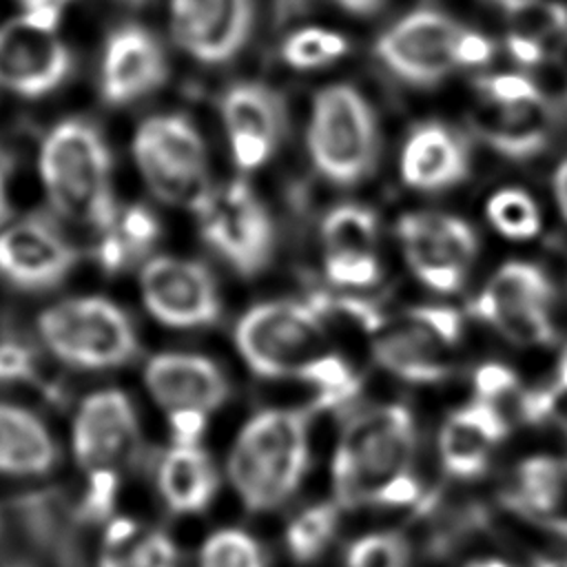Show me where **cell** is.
<instances>
[{"label":"cell","instance_id":"6da1fadb","mask_svg":"<svg viewBox=\"0 0 567 567\" xmlns=\"http://www.w3.org/2000/svg\"><path fill=\"white\" fill-rule=\"evenodd\" d=\"M308 458V414L270 408L252 414L239 430L228 452L226 472L248 512H270L297 492Z\"/></svg>","mask_w":567,"mask_h":567},{"label":"cell","instance_id":"7a4b0ae2","mask_svg":"<svg viewBox=\"0 0 567 567\" xmlns=\"http://www.w3.org/2000/svg\"><path fill=\"white\" fill-rule=\"evenodd\" d=\"M414 447V419L399 403H388L352 419L332 458V485L339 507L383 505L385 496L412 476Z\"/></svg>","mask_w":567,"mask_h":567},{"label":"cell","instance_id":"3957f363","mask_svg":"<svg viewBox=\"0 0 567 567\" xmlns=\"http://www.w3.org/2000/svg\"><path fill=\"white\" fill-rule=\"evenodd\" d=\"M40 175L51 204L69 219L106 233L115 219L111 155L86 120H64L44 140Z\"/></svg>","mask_w":567,"mask_h":567},{"label":"cell","instance_id":"277c9868","mask_svg":"<svg viewBox=\"0 0 567 567\" xmlns=\"http://www.w3.org/2000/svg\"><path fill=\"white\" fill-rule=\"evenodd\" d=\"M306 144L315 168L339 186L365 179L377 164L379 128L368 100L348 84L321 89L310 109Z\"/></svg>","mask_w":567,"mask_h":567},{"label":"cell","instance_id":"5b68a950","mask_svg":"<svg viewBox=\"0 0 567 567\" xmlns=\"http://www.w3.org/2000/svg\"><path fill=\"white\" fill-rule=\"evenodd\" d=\"M235 343L246 365L266 379H299L330 352L323 319L310 303L297 301L252 306L237 323Z\"/></svg>","mask_w":567,"mask_h":567},{"label":"cell","instance_id":"8992f818","mask_svg":"<svg viewBox=\"0 0 567 567\" xmlns=\"http://www.w3.org/2000/svg\"><path fill=\"white\" fill-rule=\"evenodd\" d=\"M133 155L144 182L162 202L197 213L210 197L206 146L190 120L148 117L135 133Z\"/></svg>","mask_w":567,"mask_h":567},{"label":"cell","instance_id":"52a82bcc","mask_svg":"<svg viewBox=\"0 0 567 567\" xmlns=\"http://www.w3.org/2000/svg\"><path fill=\"white\" fill-rule=\"evenodd\" d=\"M38 328L58 359L86 370L122 365L137 352V337L128 317L102 297H80L51 306L38 319Z\"/></svg>","mask_w":567,"mask_h":567},{"label":"cell","instance_id":"ba28073f","mask_svg":"<svg viewBox=\"0 0 567 567\" xmlns=\"http://www.w3.org/2000/svg\"><path fill=\"white\" fill-rule=\"evenodd\" d=\"M463 330L454 308H410L374 330L370 350L381 368L410 383H436L450 372V350Z\"/></svg>","mask_w":567,"mask_h":567},{"label":"cell","instance_id":"9c48e42d","mask_svg":"<svg viewBox=\"0 0 567 567\" xmlns=\"http://www.w3.org/2000/svg\"><path fill=\"white\" fill-rule=\"evenodd\" d=\"M204 241L244 277L261 272L275 250V226L246 182L213 188L197 210Z\"/></svg>","mask_w":567,"mask_h":567},{"label":"cell","instance_id":"30bf717a","mask_svg":"<svg viewBox=\"0 0 567 567\" xmlns=\"http://www.w3.org/2000/svg\"><path fill=\"white\" fill-rule=\"evenodd\" d=\"M463 29L443 11L416 9L385 29L374 51L396 78L432 86L456 69V42Z\"/></svg>","mask_w":567,"mask_h":567},{"label":"cell","instance_id":"8fae6325","mask_svg":"<svg viewBox=\"0 0 567 567\" xmlns=\"http://www.w3.org/2000/svg\"><path fill=\"white\" fill-rule=\"evenodd\" d=\"M396 235L412 272L439 292L461 288L478 250L474 228L441 213H408L399 219Z\"/></svg>","mask_w":567,"mask_h":567},{"label":"cell","instance_id":"7c38bea8","mask_svg":"<svg viewBox=\"0 0 567 567\" xmlns=\"http://www.w3.org/2000/svg\"><path fill=\"white\" fill-rule=\"evenodd\" d=\"M140 290L148 312L171 328H199L221 312L217 284L206 266L193 259L155 257L140 275Z\"/></svg>","mask_w":567,"mask_h":567},{"label":"cell","instance_id":"4fadbf2b","mask_svg":"<svg viewBox=\"0 0 567 567\" xmlns=\"http://www.w3.org/2000/svg\"><path fill=\"white\" fill-rule=\"evenodd\" d=\"M73 58L55 29H44L27 16L0 27V86L40 97L58 89L71 73Z\"/></svg>","mask_w":567,"mask_h":567},{"label":"cell","instance_id":"5bb4252c","mask_svg":"<svg viewBox=\"0 0 567 567\" xmlns=\"http://www.w3.org/2000/svg\"><path fill=\"white\" fill-rule=\"evenodd\" d=\"M252 27V0H171V33L179 49L206 64L237 55Z\"/></svg>","mask_w":567,"mask_h":567},{"label":"cell","instance_id":"9a60e30c","mask_svg":"<svg viewBox=\"0 0 567 567\" xmlns=\"http://www.w3.org/2000/svg\"><path fill=\"white\" fill-rule=\"evenodd\" d=\"M137 441V414L124 392L100 390L84 399L73 423V452L82 467L115 470L135 454Z\"/></svg>","mask_w":567,"mask_h":567},{"label":"cell","instance_id":"2e32d148","mask_svg":"<svg viewBox=\"0 0 567 567\" xmlns=\"http://www.w3.org/2000/svg\"><path fill=\"white\" fill-rule=\"evenodd\" d=\"M78 255L66 237L47 219L31 217L0 233V275L18 288L58 286Z\"/></svg>","mask_w":567,"mask_h":567},{"label":"cell","instance_id":"e0dca14e","mask_svg":"<svg viewBox=\"0 0 567 567\" xmlns=\"http://www.w3.org/2000/svg\"><path fill=\"white\" fill-rule=\"evenodd\" d=\"M221 120L235 164L252 171L270 159L281 140L284 104L272 89L239 82L221 97Z\"/></svg>","mask_w":567,"mask_h":567},{"label":"cell","instance_id":"ac0fdd59","mask_svg":"<svg viewBox=\"0 0 567 567\" xmlns=\"http://www.w3.org/2000/svg\"><path fill=\"white\" fill-rule=\"evenodd\" d=\"M168 73L155 35L140 24L115 29L102 53L100 89L109 104H128L164 84Z\"/></svg>","mask_w":567,"mask_h":567},{"label":"cell","instance_id":"d6986e66","mask_svg":"<svg viewBox=\"0 0 567 567\" xmlns=\"http://www.w3.org/2000/svg\"><path fill=\"white\" fill-rule=\"evenodd\" d=\"M144 383L153 399L171 412H213L228 399V379L202 354L162 352L155 354L146 370Z\"/></svg>","mask_w":567,"mask_h":567},{"label":"cell","instance_id":"ffe728a7","mask_svg":"<svg viewBox=\"0 0 567 567\" xmlns=\"http://www.w3.org/2000/svg\"><path fill=\"white\" fill-rule=\"evenodd\" d=\"M472 126L496 153L512 159H527L547 146L554 113L545 95L507 104L483 100L472 113Z\"/></svg>","mask_w":567,"mask_h":567},{"label":"cell","instance_id":"44dd1931","mask_svg":"<svg viewBox=\"0 0 567 567\" xmlns=\"http://www.w3.org/2000/svg\"><path fill=\"white\" fill-rule=\"evenodd\" d=\"M505 434L507 423L489 401L476 399L452 412L439 432V454L445 472L456 478L483 474Z\"/></svg>","mask_w":567,"mask_h":567},{"label":"cell","instance_id":"7402d4cb","mask_svg":"<svg viewBox=\"0 0 567 567\" xmlns=\"http://www.w3.org/2000/svg\"><path fill=\"white\" fill-rule=\"evenodd\" d=\"M470 173V153L463 137L436 122L416 126L401 153V177L416 190H443Z\"/></svg>","mask_w":567,"mask_h":567},{"label":"cell","instance_id":"603a6c76","mask_svg":"<svg viewBox=\"0 0 567 567\" xmlns=\"http://www.w3.org/2000/svg\"><path fill=\"white\" fill-rule=\"evenodd\" d=\"M507 505L538 527L567 538V458L523 461L507 492Z\"/></svg>","mask_w":567,"mask_h":567},{"label":"cell","instance_id":"cb8c5ba5","mask_svg":"<svg viewBox=\"0 0 567 567\" xmlns=\"http://www.w3.org/2000/svg\"><path fill=\"white\" fill-rule=\"evenodd\" d=\"M217 470L197 443H175L157 467V492L175 514L204 512L217 492Z\"/></svg>","mask_w":567,"mask_h":567},{"label":"cell","instance_id":"d4e9b609","mask_svg":"<svg viewBox=\"0 0 567 567\" xmlns=\"http://www.w3.org/2000/svg\"><path fill=\"white\" fill-rule=\"evenodd\" d=\"M55 461L58 447L47 425L20 405L0 403V474L40 476Z\"/></svg>","mask_w":567,"mask_h":567},{"label":"cell","instance_id":"484cf974","mask_svg":"<svg viewBox=\"0 0 567 567\" xmlns=\"http://www.w3.org/2000/svg\"><path fill=\"white\" fill-rule=\"evenodd\" d=\"M507 49L520 64H536L567 49V7L551 0H529L509 13Z\"/></svg>","mask_w":567,"mask_h":567},{"label":"cell","instance_id":"4316f807","mask_svg":"<svg viewBox=\"0 0 567 567\" xmlns=\"http://www.w3.org/2000/svg\"><path fill=\"white\" fill-rule=\"evenodd\" d=\"M554 301L551 279L543 268L529 261H507L501 266L487 286L472 301V312L478 319H489L501 312L547 308Z\"/></svg>","mask_w":567,"mask_h":567},{"label":"cell","instance_id":"83f0119b","mask_svg":"<svg viewBox=\"0 0 567 567\" xmlns=\"http://www.w3.org/2000/svg\"><path fill=\"white\" fill-rule=\"evenodd\" d=\"M326 255H374L377 217L359 204H341L321 221Z\"/></svg>","mask_w":567,"mask_h":567},{"label":"cell","instance_id":"f1b7e54d","mask_svg":"<svg viewBox=\"0 0 567 567\" xmlns=\"http://www.w3.org/2000/svg\"><path fill=\"white\" fill-rule=\"evenodd\" d=\"M339 503H315L288 523L286 527V549L297 563L317 560L326 547L332 543L339 527Z\"/></svg>","mask_w":567,"mask_h":567},{"label":"cell","instance_id":"f546056e","mask_svg":"<svg viewBox=\"0 0 567 567\" xmlns=\"http://www.w3.org/2000/svg\"><path fill=\"white\" fill-rule=\"evenodd\" d=\"M177 547L159 529L133 532L120 543H104L100 567H177Z\"/></svg>","mask_w":567,"mask_h":567},{"label":"cell","instance_id":"4dcf8cb0","mask_svg":"<svg viewBox=\"0 0 567 567\" xmlns=\"http://www.w3.org/2000/svg\"><path fill=\"white\" fill-rule=\"evenodd\" d=\"M348 51V40L323 27H303L292 31L281 44V58L292 69H319L339 60Z\"/></svg>","mask_w":567,"mask_h":567},{"label":"cell","instance_id":"1f68e13d","mask_svg":"<svg viewBox=\"0 0 567 567\" xmlns=\"http://www.w3.org/2000/svg\"><path fill=\"white\" fill-rule=\"evenodd\" d=\"M489 224L509 239H529L540 230L536 202L520 188H501L487 199Z\"/></svg>","mask_w":567,"mask_h":567},{"label":"cell","instance_id":"d6a6232c","mask_svg":"<svg viewBox=\"0 0 567 567\" xmlns=\"http://www.w3.org/2000/svg\"><path fill=\"white\" fill-rule=\"evenodd\" d=\"M199 567H266L261 543L244 529L213 532L199 549Z\"/></svg>","mask_w":567,"mask_h":567},{"label":"cell","instance_id":"836d02e7","mask_svg":"<svg viewBox=\"0 0 567 567\" xmlns=\"http://www.w3.org/2000/svg\"><path fill=\"white\" fill-rule=\"evenodd\" d=\"M299 381L310 383L317 390L319 405H326V408L348 401L359 390V377L354 374L350 363L332 350L319 357L299 377Z\"/></svg>","mask_w":567,"mask_h":567},{"label":"cell","instance_id":"e575fe53","mask_svg":"<svg viewBox=\"0 0 567 567\" xmlns=\"http://www.w3.org/2000/svg\"><path fill=\"white\" fill-rule=\"evenodd\" d=\"M346 567H408V545L399 534H365L346 551Z\"/></svg>","mask_w":567,"mask_h":567},{"label":"cell","instance_id":"d590c367","mask_svg":"<svg viewBox=\"0 0 567 567\" xmlns=\"http://www.w3.org/2000/svg\"><path fill=\"white\" fill-rule=\"evenodd\" d=\"M111 228L122 241L128 259L144 255L159 235L157 217L146 206H140V204L126 208Z\"/></svg>","mask_w":567,"mask_h":567},{"label":"cell","instance_id":"8d00e7d4","mask_svg":"<svg viewBox=\"0 0 567 567\" xmlns=\"http://www.w3.org/2000/svg\"><path fill=\"white\" fill-rule=\"evenodd\" d=\"M326 275L337 286L363 288L381 277V266L374 255H326Z\"/></svg>","mask_w":567,"mask_h":567},{"label":"cell","instance_id":"74e56055","mask_svg":"<svg viewBox=\"0 0 567 567\" xmlns=\"http://www.w3.org/2000/svg\"><path fill=\"white\" fill-rule=\"evenodd\" d=\"M117 494V472L115 470H93L89 472V485L80 503V516L84 520H102L111 514Z\"/></svg>","mask_w":567,"mask_h":567},{"label":"cell","instance_id":"f35d334b","mask_svg":"<svg viewBox=\"0 0 567 567\" xmlns=\"http://www.w3.org/2000/svg\"><path fill=\"white\" fill-rule=\"evenodd\" d=\"M476 89L481 91L483 100L507 104V102H523L543 95L540 89L520 73H494L476 80Z\"/></svg>","mask_w":567,"mask_h":567},{"label":"cell","instance_id":"ab89813d","mask_svg":"<svg viewBox=\"0 0 567 567\" xmlns=\"http://www.w3.org/2000/svg\"><path fill=\"white\" fill-rule=\"evenodd\" d=\"M33 377H35V352L18 339H2L0 341V383L31 381Z\"/></svg>","mask_w":567,"mask_h":567},{"label":"cell","instance_id":"60d3db41","mask_svg":"<svg viewBox=\"0 0 567 567\" xmlns=\"http://www.w3.org/2000/svg\"><path fill=\"white\" fill-rule=\"evenodd\" d=\"M516 385H518L516 374L501 363H485L474 374V388L478 392V399L489 403L509 394L512 390H516Z\"/></svg>","mask_w":567,"mask_h":567},{"label":"cell","instance_id":"b9f144b4","mask_svg":"<svg viewBox=\"0 0 567 567\" xmlns=\"http://www.w3.org/2000/svg\"><path fill=\"white\" fill-rule=\"evenodd\" d=\"M494 55V42L472 29H463L456 42V66H478L489 62Z\"/></svg>","mask_w":567,"mask_h":567},{"label":"cell","instance_id":"7bdbcfd3","mask_svg":"<svg viewBox=\"0 0 567 567\" xmlns=\"http://www.w3.org/2000/svg\"><path fill=\"white\" fill-rule=\"evenodd\" d=\"M171 427L175 434V443H197L199 434L204 432L206 425V414L204 412H171Z\"/></svg>","mask_w":567,"mask_h":567},{"label":"cell","instance_id":"ee69618b","mask_svg":"<svg viewBox=\"0 0 567 567\" xmlns=\"http://www.w3.org/2000/svg\"><path fill=\"white\" fill-rule=\"evenodd\" d=\"M554 197L560 208V215L567 221V155L563 157V162L558 164V168L554 173Z\"/></svg>","mask_w":567,"mask_h":567},{"label":"cell","instance_id":"f6af8a7d","mask_svg":"<svg viewBox=\"0 0 567 567\" xmlns=\"http://www.w3.org/2000/svg\"><path fill=\"white\" fill-rule=\"evenodd\" d=\"M334 2L354 16H368V13H374L385 0H334Z\"/></svg>","mask_w":567,"mask_h":567},{"label":"cell","instance_id":"bcb514c9","mask_svg":"<svg viewBox=\"0 0 567 567\" xmlns=\"http://www.w3.org/2000/svg\"><path fill=\"white\" fill-rule=\"evenodd\" d=\"M27 11H35V9H60L66 0H20Z\"/></svg>","mask_w":567,"mask_h":567},{"label":"cell","instance_id":"7dc6e473","mask_svg":"<svg viewBox=\"0 0 567 567\" xmlns=\"http://www.w3.org/2000/svg\"><path fill=\"white\" fill-rule=\"evenodd\" d=\"M9 217V202L4 193V173H0V224Z\"/></svg>","mask_w":567,"mask_h":567},{"label":"cell","instance_id":"c3c4849f","mask_svg":"<svg viewBox=\"0 0 567 567\" xmlns=\"http://www.w3.org/2000/svg\"><path fill=\"white\" fill-rule=\"evenodd\" d=\"M534 567H567V556H551V558H536Z\"/></svg>","mask_w":567,"mask_h":567},{"label":"cell","instance_id":"681fc988","mask_svg":"<svg viewBox=\"0 0 567 567\" xmlns=\"http://www.w3.org/2000/svg\"><path fill=\"white\" fill-rule=\"evenodd\" d=\"M465 567H512V565L505 560H498V558H481V560H472Z\"/></svg>","mask_w":567,"mask_h":567},{"label":"cell","instance_id":"f907efd6","mask_svg":"<svg viewBox=\"0 0 567 567\" xmlns=\"http://www.w3.org/2000/svg\"><path fill=\"white\" fill-rule=\"evenodd\" d=\"M489 2H494V4H498L501 9H505L507 13H512L514 9H518V7H523V4H527L529 0H489Z\"/></svg>","mask_w":567,"mask_h":567},{"label":"cell","instance_id":"816d5d0a","mask_svg":"<svg viewBox=\"0 0 567 567\" xmlns=\"http://www.w3.org/2000/svg\"><path fill=\"white\" fill-rule=\"evenodd\" d=\"M556 383L560 385V388H565L567 390V354L563 357V361H560V368H558V377H556Z\"/></svg>","mask_w":567,"mask_h":567},{"label":"cell","instance_id":"f5cc1de1","mask_svg":"<svg viewBox=\"0 0 567 567\" xmlns=\"http://www.w3.org/2000/svg\"><path fill=\"white\" fill-rule=\"evenodd\" d=\"M122 2H142V0H122Z\"/></svg>","mask_w":567,"mask_h":567}]
</instances>
